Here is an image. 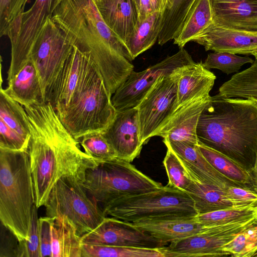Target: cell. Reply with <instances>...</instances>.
I'll return each mask as SVG.
<instances>
[{
	"instance_id": "9a60e30c",
	"label": "cell",
	"mask_w": 257,
	"mask_h": 257,
	"mask_svg": "<svg viewBox=\"0 0 257 257\" xmlns=\"http://www.w3.org/2000/svg\"><path fill=\"white\" fill-rule=\"evenodd\" d=\"M91 56L75 45L65 60L52 86L48 102L57 114L71 103L79 91Z\"/></svg>"
},
{
	"instance_id": "f907efd6",
	"label": "cell",
	"mask_w": 257,
	"mask_h": 257,
	"mask_svg": "<svg viewBox=\"0 0 257 257\" xmlns=\"http://www.w3.org/2000/svg\"><path fill=\"white\" fill-rule=\"evenodd\" d=\"M255 219L257 221V208H256V212H255Z\"/></svg>"
},
{
	"instance_id": "d6986e66",
	"label": "cell",
	"mask_w": 257,
	"mask_h": 257,
	"mask_svg": "<svg viewBox=\"0 0 257 257\" xmlns=\"http://www.w3.org/2000/svg\"><path fill=\"white\" fill-rule=\"evenodd\" d=\"M163 142L176 154L192 180L223 190L230 185L238 186L207 160L198 145L169 142L165 139Z\"/></svg>"
},
{
	"instance_id": "603a6c76",
	"label": "cell",
	"mask_w": 257,
	"mask_h": 257,
	"mask_svg": "<svg viewBox=\"0 0 257 257\" xmlns=\"http://www.w3.org/2000/svg\"><path fill=\"white\" fill-rule=\"evenodd\" d=\"M216 78L215 74L206 69L202 62L194 61L181 67L176 109L194 98L210 95Z\"/></svg>"
},
{
	"instance_id": "3957f363",
	"label": "cell",
	"mask_w": 257,
	"mask_h": 257,
	"mask_svg": "<svg viewBox=\"0 0 257 257\" xmlns=\"http://www.w3.org/2000/svg\"><path fill=\"white\" fill-rule=\"evenodd\" d=\"M200 143L234 159L251 172L257 151V100L211 96L197 126Z\"/></svg>"
},
{
	"instance_id": "4316f807",
	"label": "cell",
	"mask_w": 257,
	"mask_h": 257,
	"mask_svg": "<svg viewBox=\"0 0 257 257\" xmlns=\"http://www.w3.org/2000/svg\"><path fill=\"white\" fill-rule=\"evenodd\" d=\"M213 23L211 0H197L181 29L174 38V43L183 48Z\"/></svg>"
},
{
	"instance_id": "8fae6325",
	"label": "cell",
	"mask_w": 257,
	"mask_h": 257,
	"mask_svg": "<svg viewBox=\"0 0 257 257\" xmlns=\"http://www.w3.org/2000/svg\"><path fill=\"white\" fill-rule=\"evenodd\" d=\"M255 217L226 224L208 226L206 230L160 248L164 257L230 256L223 245L256 222Z\"/></svg>"
},
{
	"instance_id": "d6a6232c",
	"label": "cell",
	"mask_w": 257,
	"mask_h": 257,
	"mask_svg": "<svg viewBox=\"0 0 257 257\" xmlns=\"http://www.w3.org/2000/svg\"><path fill=\"white\" fill-rule=\"evenodd\" d=\"M81 257H164L160 248L82 244Z\"/></svg>"
},
{
	"instance_id": "d590c367",
	"label": "cell",
	"mask_w": 257,
	"mask_h": 257,
	"mask_svg": "<svg viewBox=\"0 0 257 257\" xmlns=\"http://www.w3.org/2000/svg\"><path fill=\"white\" fill-rule=\"evenodd\" d=\"M253 61L247 55L240 56L228 52H214L208 54L203 64L208 70L216 69L228 75L238 72L244 64H252Z\"/></svg>"
},
{
	"instance_id": "cb8c5ba5",
	"label": "cell",
	"mask_w": 257,
	"mask_h": 257,
	"mask_svg": "<svg viewBox=\"0 0 257 257\" xmlns=\"http://www.w3.org/2000/svg\"><path fill=\"white\" fill-rule=\"evenodd\" d=\"M4 89L11 98L23 106L43 101L41 87L36 69L29 60Z\"/></svg>"
},
{
	"instance_id": "ba28073f",
	"label": "cell",
	"mask_w": 257,
	"mask_h": 257,
	"mask_svg": "<svg viewBox=\"0 0 257 257\" xmlns=\"http://www.w3.org/2000/svg\"><path fill=\"white\" fill-rule=\"evenodd\" d=\"M99 205L87 193L82 181L68 176L57 181L44 206L47 216L66 217L82 236L95 229L106 217Z\"/></svg>"
},
{
	"instance_id": "2e32d148",
	"label": "cell",
	"mask_w": 257,
	"mask_h": 257,
	"mask_svg": "<svg viewBox=\"0 0 257 257\" xmlns=\"http://www.w3.org/2000/svg\"><path fill=\"white\" fill-rule=\"evenodd\" d=\"M101 134L116 158L132 162L139 156L144 145L140 139L137 107L116 110L114 118Z\"/></svg>"
},
{
	"instance_id": "52a82bcc",
	"label": "cell",
	"mask_w": 257,
	"mask_h": 257,
	"mask_svg": "<svg viewBox=\"0 0 257 257\" xmlns=\"http://www.w3.org/2000/svg\"><path fill=\"white\" fill-rule=\"evenodd\" d=\"M83 186L89 195L103 207L120 197L148 192L163 185L131 162L115 158L88 169Z\"/></svg>"
},
{
	"instance_id": "60d3db41",
	"label": "cell",
	"mask_w": 257,
	"mask_h": 257,
	"mask_svg": "<svg viewBox=\"0 0 257 257\" xmlns=\"http://www.w3.org/2000/svg\"><path fill=\"white\" fill-rule=\"evenodd\" d=\"M225 192L233 206H257L256 189L230 185L226 188Z\"/></svg>"
},
{
	"instance_id": "e575fe53",
	"label": "cell",
	"mask_w": 257,
	"mask_h": 257,
	"mask_svg": "<svg viewBox=\"0 0 257 257\" xmlns=\"http://www.w3.org/2000/svg\"><path fill=\"white\" fill-rule=\"evenodd\" d=\"M230 256H253L257 252V221L222 247Z\"/></svg>"
},
{
	"instance_id": "c3c4849f",
	"label": "cell",
	"mask_w": 257,
	"mask_h": 257,
	"mask_svg": "<svg viewBox=\"0 0 257 257\" xmlns=\"http://www.w3.org/2000/svg\"><path fill=\"white\" fill-rule=\"evenodd\" d=\"M252 55H253L255 58H257V49L252 53Z\"/></svg>"
},
{
	"instance_id": "bcb514c9",
	"label": "cell",
	"mask_w": 257,
	"mask_h": 257,
	"mask_svg": "<svg viewBox=\"0 0 257 257\" xmlns=\"http://www.w3.org/2000/svg\"><path fill=\"white\" fill-rule=\"evenodd\" d=\"M167 0H151L154 12L162 13L166 7Z\"/></svg>"
},
{
	"instance_id": "30bf717a",
	"label": "cell",
	"mask_w": 257,
	"mask_h": 257,
	"mask_svg": "<svg viewBox=\"0 0 257 257\" xmlns=\"http://www.w3.org/2000/svg\"><path fill=\"white\" fill-rule=\"evenodd\" d=\"M181 67L171 75L160 77L137 106L140 139L143 145L156 136L176 109Z\"/></svg>"
},
{
	"instance_id": "b9f144b4",
	"label": "cell",
	"mask_w": 257,
	"mask_h": 257,
	"mask_svg": "<svg viewBox=\"0 0 257 257\" xmlns=\"http://www.w3.org/2000/svg\"><path fill=\"white\" fill-rule=\"evenodd\" d=\"M54 218L47 216L38 218L40 257H51V225Z\"/></svg>"
},
{
	"instance_id": "5b68a950",
	"label": "cell",
	"mask_w": 257,
	"mask_h": 257,
	"mask_svg": "<svg viewBox=\"0 0 257 257\" xmlns=\"http://www.w3.org/2000/svg\"><path fill=\"white\" fill-rule=\"evenodd\" d=\"M116 110L102 75L90 60L79 91L71 103L58 115L77 140L90 134L102 133L114 118Z\"/></svg>"
},
{
	"instance_id": "7402d4cb",
	"label": "cell",
	"mask_w": 257,
	"mask_h": 257,
	"mask_svg": "<svg viewBox=\"0 0 257 257\" xmlns=\"http://www.w3.org/2000/svg\"><path fill=\"white\" fill-rule=\"evenodd\" d=\"M213 23L231 28L257 30V0H211Z\"/></svg>"
},
{
	"instance_id": "ffe728a7",
	"label": "cell",
	"mask_w": 257,
	"mask_h": 257,
	"mask_svg": "<svg viewBox=\"0 0 257 257\" xmlns=\"http://www.w3.org/2000/svg\"><path fill=\"white\" fill-rule=\"evenodd\" d=\"M195 216L172 215L132 223L154 238L169 243L206 230L207 226L198 222Z\"/></svg>"
},
{
	"instance_id": "f546056e",
	"label": "cell",
	"mask_w": 257,
	"mask_h": 257,
	"mask_svg": "<svg viewBox=\"0 0 257 257\" xmlns=\"http://www.w3.org/2000/svg\"><path fill=\"white\" fill-rule=\"evenodd\" d=\"M162 15V13L154 12L144 21L138 23L127 46L133 60L151 48L158 40Z\"/></svg>"
},
{
	"instance_id": "8d00e7d4",
	"label": "cell",
	"mask_w": 257,
	"mask_h": 257,
	"mask_svg": "<svg viewBox=\"0 0 257 257\" xmlns=\"http://www.w3.org/2000/svg\"><path fill=\"white\" fill-rule=\"evenodd\" d=\"M79 141L85 153L99 162L116 158L115 152L101 133L87 135Z\"/></svg>"
},
{
	"instance_id": "484cf974",
	"label": "cell",
	"mask_w": 257,
	"mask_h": 257,
	"mask_svg": "<svg viewBox=\"0 0 257 257\" xmlns=\"http://www.w3.org/2000/svg\"><path fill=\"white\" fill-rule=\"evenodd\" d=\"M51 237V257H81V236L66 217H55Z\"/></svg>"
},
{
	"instance_id": "ac0fdd59",
	"label": "cell",
	"mask_w": 257,
	"mask_h": 257,
	"mask_svg": "<svg viewBox=\"0 0 257 257\" xmlns=\"http://www.w3.org/2000/svg\"><path fill=\"white\" fill-rule=\"evenodd\" d=\"M211 96L194 98L178 107L156 134L169 142L197 145V126Z\"/></svg>"
},
{
	"instance_id": "f6af8a7d",
	"label": "cell",
	"mask_w": 257,
	"mask_h": 257,
	"mask_svg": "<svg viewBox=\"0 0 257 257\" xmlns=\"http://www.w3.org/2000/svg\"><path fill=\"white\" fill-rule=\"evenodd\" d=\"M12 0H0V27L5 24L10 11Z\"/></svg>"
},
{
	"instance_id": "5bb4252c",
	"label": "cell",
	"mask_w": 257,
	"mask_h": 257,
	"mask_svg": "<svg viewBox=\"0 0 257 257\" xmlns=\"http://www.w3.org/2000/svg\"><path fill=\"white\" fill-rule=\"evenodd\" d=\"M82 244L160 248L168 243L160 241L132 222L105 217L93 230L81 236Z\"/></svg>"
},
{
	"instance_id": "6da1fadb",
	"label": "cell",
	"mask_w": 257,
	"mask_h": 257,
	"mask_svg": "<svg viewBox=\"0 0 257 257\" xmlns=\"http://www.w3.org/2000/svg\"><path fill=\"white\" fill-rule=\"evenodd\" d=\"M24 107L31 132L29 154L38 208L44 206L60 179L74 177L83 182L86 171L100 162L81 149L50 102Z\"/></svg>"
},
{
	"instance_id": "1f68e13d",
	"label": "cell",
	"mask_w": 257,
	"mask_h": 257,
	"mask_svg": "<svg viewBox=\"0 0 257 257\" xmlns=\"http://www.w3.org/2000/svg\"><path fill=\"white\" fill-rule=\"evenodd\" d=\"M0 119L11 129L30 141L31 132L24 107L0 90Z\"/></svg>"
},
{
	"instance_id": "83f0119b",
	"label": "cell",
	"mask_w": 257,
	"mask_h": 257,
	"mask_svg": "<svg viewBox=\"0 0 257 257\" xmlns=\"http://www.w3.org/2000/svg\"><path fill=\"white\" fill-rule=\"evenodd\" d=\"M197 0H167L162 12L158 43L163 45L172 40L181 29Z\"/></svg>"
},
{
	"instance_id": "9c48e42d",
	"label": "cell",
	"mask_w": 257,
	"mask_h": 257,
	"mask_svg": "<svg viewBox=\"0 0 257 257\" xmlns=\"http://www.w3.org/2000/svg\"><path fill=\"white\" fill-rule=\"evenodd\" d=\"M73 48L69 38L47 18L30 58L37 72L43 102H48L54 82Z\"/></svg>"
},
{
	"instance_id": "836d02e7",
	"label": "cell",
	"mask_w": 257,
	"mask_h": 257,
	"mask_svg": "<svg viewBox=\"0 0 257 257\" xmlns=\"http://www.w3.org/2000/svg\"><path fill=\"white\" fill-rule=\"evenodd\" d=\"M257 206H232L205 213L197 214L196 220L203 226L226 224L255 216Z\"/></svg>"
},
{
	"instance_id": "7dc6e473",
	"label": "cell",
	"mask_w": 257,
	"mask_h": 257,
	"mask_svg": "<svg viewBox=\"0 0 257 257\" xmlns=\"http://www.w3.org/2000/svg\"><path fill=\"white\" fill-rule=\"evenodd\" d=\"M252 173L257 186V151L255 155V158L252 170Z\"/></svg>"
},
{
	"instance_id": "7bdbcfd3",
	"label": "cell",
	"mask_w": 257,
	"mask_h": 257,
	"mask_svg": "<svg viewBox=\"0 0 257 257\" xmlns=\"http://www.w3.org/2000/svg\"><path fill=\"white\" fill-rule=\"evenodd\" d=\"M29 0H12L9 17L11 20H17L20 19L25 12V9Z\"/></svg>"
},
{
	"instance_id": "7a4b0ae2",
	"label": "cell",
	"mask_w": 257,
	"mask_h": 257,
	"mask_svg": "<svg viewBox=\"0 0 257 257\" xmlns=\"http://www.w3.org/2000/svg\"><path fill=\"white\" fill-rule=\"evenodd\" d=\"M51 18L73 45L90 53L112 96L134 71L133 59L103 21L94 0H61Z\"/></svg>"
},
{
	"instance_id": "277c9868",
	"label": "cell",
	"mask_w": 257,
	"mask_h": 257,
	"mask_svg": "<svg viewBox=\"0 0 257 257\" xmlns=\"http://www.w3.org/2000/svg\"><path fill=\"white\" fill-rule=\"evenodd\" d=\"M35 204L29 150L0 148V219L18 242L27 237Z\"/></svg>"
},
{
	"instance_id": "f5cc1de1",
	"label": "cell",
	"mask_w": 257,
	"mask_h": 257,
	"mask_svg": "<svg viewBox=\"0 0 257 257\" xmlns=\"http://www.w3.org/2000/svg\"><path fill=\"white\" fill-rule=\"evenodd\" d=\"M253 256H257V252L255 253Z\"/></svg>"
},
{
	"instance_id": "ab89813d",
	"label": "cell",
	"mask_w": 257,
	"mask_h": 257,
	"mask_svg": "<svg viewBox=\"0 0 257 257\" xmlns=\"http://www.w3.org/2000/svg\"><path fill=\"white\" fill-rule=\"evenodd\" d=\"M30 141L10 128L0 119V148L14 151H24L29 150Z\"/></svg>"
},
{
	"instance_id": "d4e9b609",
	"label": "cell",
	"mask_w": 257,
	"mask_h": 257,
	"mask_svg": "<svg viewBox=\"0 0 257 257\" xmlns=\"http://www.w3.org/2000/svg\"><path fill=\"white\" fill-rule=\"evenodd\" d=\"M198 147L207 160L222 174L239 186L257 190L252 172L244 165L200 143Z\"/></svg>"
},
{
	"instance_id": "f35d334b",
	"label": "cell",
	"mask_w": 257,
	"mask_h": 257,
	"mask_svg": "<svg viewBox=\"0 0 257 257\" xmlns=\"http://www.w3.org/2000/svg\"><path fill=\"white\" fill-rule=\"evenodd\" d=\"M18 243L17 256L40 257L38 208L35 204L32 209L30 226L27 237L25 240Z\"/></svg>"
},
{
	"instance_id": "8992f818",
	"label": "cell",
	"mask_w": 257,
	"mask_h": 257,
	"mask_svg": "<svg viewBox=\"0 0 257 257\" xmlns=\"http://www.w3.org/2000/svg\"><path fill=\"white\" fill-rule=\"evenodd\" d=\"M102 209L106 216L130 222L198 214L193 200L186 192L168 185L148 192L120 197Z\"/></svg>"
},
{
	"instance_id": "7c38bea8",
	"label": "cell",
	"mask_w": 257,
	"mask_h": 257,
	"mask_svg": "<svg viewBox=\"0 0 257 257\" xmlns=\"http://www.w3.org/2000/svg\"><path fill=\"white\" fill-rule=\"evenodd\" d=\"M194 62L183 48L159 62L140 72L133 71L111 96L116 110L137 107L156 80L174 73L179 68Z\"/></svg>"
},
{
	"instance_id": "74e56055",
	"label": "cell",
	"mask_w": 257,
	"mask_h": 257,
	"mask_svg": "<svg viewBox=\"0 0 257 257\" xmlns=\"http://www.w3.org/2000/svg\"><path fill=\"white\" fill-rule=\"evenodd\" d=\"M166 147L163 164L169 180L167 185L185 192L192 180L176 154L169 147Z\"/></svg>"
},
{
	"instance_id": "4fadbf2b",
	"label": "cell",
	"mask_w": 257,
	"mask_h": 257,
	"mask_svg": "<svg viewBox=\"0 0 257 257\" xmlns=\"http://www.w3.org/2000/svg\"><path fill=\"white\" fill-rule=\"evenodd\" d=\"M61 0H35L32 7L22 16L18 34L11 43V58L8 72V82L30 60V55L48 17Z\"/></svg>"
},
{
	"instance_id": "681fc988",
	"label": "cell",
	"mask_w": 257,
	"mask_h": 257,
	"mask_svg": "<svg viewBox=\"0 0 257 257\" xmlns=\"http://www.w3.org/2000/svg\"><path fill=\"white\" fill-rule=\"evenodd\" d=\"M136 3L137 4L138 8H139H139H140V0H135Z\"/></svg>"
},
{
	"instance_id": "e0dca14e",
	"label": "cell",
	"mask_w": 257,
	"mask_h": 257,
	"mask_svg": "<svg viewBox=\"0 0 257 257\" xmlns=\"http://www.w3.org/2000/svg\"><path fill=\"white\" fill-rule=\"evenodd\" d=\"M192 41L206 51L248 56L257 49V30L227 28L213 23Z\"/></svg>"
},
{
	"instance_id": "44dd1931",
	"label": "cell",
	"mask_w": 257,
	"mask_h": 257,
	"mask_svg": "<svg viewBox=\"0 0 257 257\" xmlns=\"http://www.w3.org/2000/svg\"><path fill=\"white\" fill-rule=\"evenodd\" d=\"M108 28L127 47L139 21L135 0H101L95 3Z\"/></svg>"
},
{
	"instance_id": "4dcf8cb0",
	"label": "cell",
	"mask_w": 257,
	"mask_h": 257,
	"mask_svg": "<svg viewBox=\"0 0 257 257\" xmlns=\"http://www.w3.org/2000/svg\"><path fill=\"white\" fill-rule=\"evenodd\" d=\"M219 95L257 100V58L251 66L231 76L219 88Z\"/></svg>"
},
{
	"instance_id": "ee69618b",
	"label": "cell",
	"mask_w": 257,
	"mask_h": 257,
	"mask_svg": "<svg viewBox=\"0 0 257 257\" xmlns=\"http://www.w3.org/2000/svg\"><path fill=\"white\" fill-rule=\"evenodd\" d=\"M153 13L151 0H140L138 23L144 21Z\"/></svg>"
},
{
	"instance_id": "f1b7e54d",
	"label": "cell",
	"mask_w": 257,
	"mask_h": 257,
	"mask_svg": "<svg viewBox=\"0 0 257 257\" xmlns=\"http://www.w3.org/2000/svg\"><path fill=\"white\" fill-rule=\"evenodd\" d=\"M194 201L198 214L233 206L225 190L192 180L185 191Z\"/></svg>"
},
{
	"instance_id": "816d5d0a",
	"label": "cell",
	"mask_w": 257,
	"mask_h": 257,
	"mask_svg": "<svg viewBox=\"0 0 257 257\" xmlns=\"http://www.w3.org/2000/svg\"><path fill=\"white\" fill-rule=\"evenodd\" d=\"M100 1L101 0H94L95 3H97V2H98Z\"/></svg>"
}]
</instances>
